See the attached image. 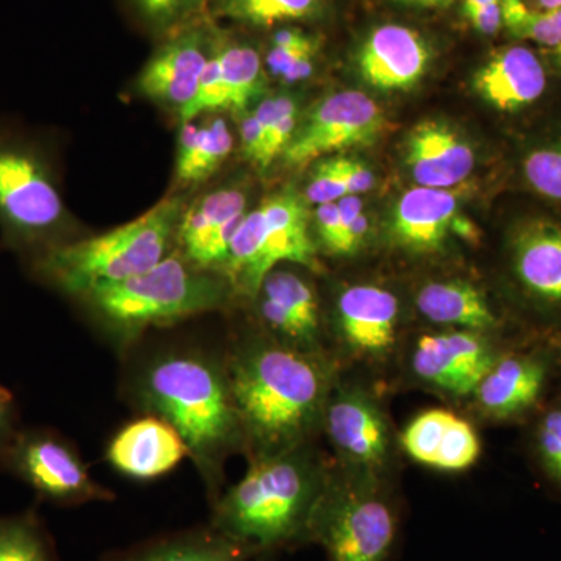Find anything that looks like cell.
I'll list each match as a JSON object with an SVG mask.
<instances>
[{"mask_svg":"<svg viewBox=\"0 0 561 561\" xmlns=\"http://www.w3.org/2000/svg\"><path fill=\"white\" fill-rule=\"evenodd\" d=\"M400 2H404V3H415L416 0H400Z\"/></svg>","mask_w":561,"mask_h":561,"instance_id":"48","label":"cell"},{"mask_svg":"<svg viewBox=\"0 0 561 561\" xmlns=\"http://www.w3.org/2000/svg\"><path fill=\"white\" fill-rule=\"evenodd\" d=\"M321 7L323 0H220L217 13L242 24L268 28L280 22L308 20Z\"/></svg>","mask_w":561,"mask_h":561,"instance_id":"30","label":"cell"},{"mask_svg":"<svg viewBox=\"0 0 561 561\" xmlns=\"http://www.w3.org/2000/svg\"><path fill=\"white\" fill-rule=\"evenodd\" d=\"M231 295L224 275L198 268L176 251L150 271L102 284L77 300L84 301L103 330L124 346L150 328L219 311Z\"/></svg>","mask_w":561,"mask_h":561,"instance_id":"4","label":"cell"},{"mask_svg":"<svg viewBox=\"0 0 561 561\" xmlns=\"http://www.w3.org/2000/svg\"><path fill=\"white\" fill-rule=\"evenodd\" d=\"M400 330L397 295L373 284L351 286L335 306V331L354 359L379 362L393 353Z\"/></svg>","mask_w":561,"mask_h":561,"instance_id":"13","label":"cell"},{"mask_svg":"<svg viewBox=\"0 0 561 561\" xmlns=\"http://www.w3.org/2000/svg\"><path fill=\"white\" fill-rule=\"evenodd\" d=\"M234 149V138L221 116L181 124L176 150V179L184 184L201 183L214 175Z\"/></svg>","mask_w":561,"mask_h":561,"instance_id":"28","label":"cell"},{"mask_svg":"<svg viewBox=\"0 0 561 561\" xmlns=\"http://www.w3.org/2000/svg\"><path fill=\"white\" fill-rule=\"evenodd\" d=\"M500 0H463V14L472 13V11L482 9V7L490 5V3H496Z\"/></svg>","mask_w":561,"mask_h":561,"instance_id":"43","label":"cell"},{"mask_svg":"<svg viewBox=\"0 0 561 561\" xmlns=\"http://www.w3.org/2000/svg\"><path fill=\"white\" fill-rule=\"evenodd\" d=\"M387 130L378 103L359 91H343L324 99L295 131L283 151L290 168H305L324 154L373 146Z\"/></svg>","mask_w":561,"mask_h":561,"instance_id":"10","label":"cell"},{"mask_svg":"<svg viewBox=\"0 0 561 561\" xmlns=\"http://www.w3.org/2000/svg\"><path fill=\"white\" fill-rule=\"evenodd\" d=\"M474 161L470 144L443 122H421L405 144V162L423 187L448 190L463 183Z\"/></svg>","mask_w":561,"mask_h":561,"instance_id":"23","label":"cell"},{"mask_svg":"<svg viewBox=\"0 0 561 561\" xmlns=\"http://www.w3.org/2000/svg\"><path fill=\"white\" fill-rule=\"evenodd\" d=\"M140 16L154 27H171L191 13L201 0H133Z\"/></svg>","mask_w":561,"mask_h":561,"instance_id":"37","label":"cell"},{"mask_svg":"<svg viewBox=\"0 0 561 561\" xmlns=\"http://www.w3.org/2000/svg\"><path fill=\"white\" fill-rule=\"evenodd\" d=\"M254 300L272 339L305 353H323L319 298L308 279L275 267L262 280Z\"/></svg>","mask_w":561,"mask_h":561,"instance_id":"15","label":"cell"},{"mask_svg":"<svg viewBox=\"0 0 561 561\" xmlns=\"http://www.w3.org/2000/svg\"><path fill=\"white\" fill-rule=\"evenodd\" d=\"M508 249L523 294L542 311L561 316V224L542 217L523 221Z\"/></svg>","mask_w":561,"mask_h":561,"instance_id":"17","label":"cell"},{"mask_svg":"<svg viewBox=\"0 0 561 561\" xmlns=\"http://www.w3.org/2000/svg\"><path fill=\"white\" fill-rule=\"evenodd\" d=\"M241 149L245 160L253 162L256 168L267 169L271 165L265 133L254 113L245 114L241 122Z\"/></svg>","mask_w":561,"mask_h":561,"instance_id":"38","label":"cell"},{"mask_svg":"<svg viewBox=\"0 0 561 561\" xmlns=\"http://www.w3.org/2000/svg\"><path fill=\"white\" fill-rule=\"evenodd\" d=\"M130 391L139 411L164 420L180 435L213 505L228 457L243 451L225 356L197 348L162 351L140 365Z\"/></svg>","mask_w":561,"mask_h":561,"instance_id":"2","label":"cell"},{"mask_svg":"<svg viewBox=\"0 0 561 561\" xmlns=\"http://www.w3.org/2000/svg\"><path fill=\"white\" fill-rule=\"evenodd\" d=\"M557 360L561 362V343L559 348H557Z\"/></svg>","mask_w":561,"mask_h":561,"instance_id":"47","label":"cell"},{"mask_svg":"<svg viewBox=\"0 0 561 561\" xmlns=\"http://www.w3.org/2000/svg\"><path fill=\"white\" fill-rule=\"evenodd\" d=\"M457 219V195L448 190L415 187L405 192L391 219L393 241L413 254L443 250Z\"/></svg>","mask_w":561,"mask_h":561,"instance_id":"24","label":"cell"},{"mask_svg":"<svg viewBox=\"0 0 561 561\" xmlns=\"http://www.w3.org/2000/svg\"><path fill=\"white\" fill-rule=\"evenodd\" d=\"M225 362L249 460L311 443L334 387L323 353L294 350L267 335L236 343Z\"/></svg>","mask_w":561,"mask_h":561,"instance_id":"1","label":"cell"},{"mask_svg":"<svg viewBox=\"0 0 561 561\" xmlns=\"http://www.w3.org/2000/svg\"><path fill=\"white\" fill-rule=\"evenodd\" d=\"M321 427L335 453L351 470L379 478L391 454L389 423L368 391L354 386L332 387Z\"/></svg>","mask_w":561,"mask_h":561,"instance_id":"11","label":"cell"},{"mask_svg":"<svg viewBox=\"0 0 561 561\" xmlns=\"http://www.w3.org/2000/svg\"><path fill=\"white\" fill-rule=\"evenodd\" d=\"M337 164L350 194H364L375 186L373 172L362 162L348 160V158H337Z\"/></svg>","mask_w":561,"mask_h":561,"instance_id":"41","label":"cell"},{"mask_svg":"<svg viewBox=\"0 0 561 561\" xmlns=\"http://www.w3.org/2000/svg\"><path fill=\"white\" fill-rule=\"evenodd\" d=\"M20 431L13 394L5 387L0 386V468H2L11 443Z\"/></svg>","mask_w":561,"mask_h":561,"instance_id":"40","label":"cell"},{"mask_svg":"<svg viewBox=\"0 0 561 561\" xmlns=\"http://www.w3.org/2000/svg\"><path fill=\"white\" fill-rule=\"evenodd\" d=\"M249 549L209 526L173 531L113 553L105 561H249Z\"/></svg>","mask_w":561,"mask_h":561,"instance_id":"27","label":"cell"},{"mask_svg":"<svg viewBox=\"0 0 561 561\" xmlns=\"http://www.w3.org/2000/svg\"><path fill=\"white\" fill-rule=\"evenodd\" d=\"M262 125L267 140V158L271 161L283 154L298 128V105L290 95H276L261 102L253 111Z\"/></svg>","mask_w":561,"mask_h":561,"instance_id":"33","label":"cell"},{"mask_svg":"<svg viewBox=\"0 0 561 561\" xmlns=\"http://www.w3.org/2000/svg\"><path fill=\"white\" fill-rule=\"evenodd\" d=\"M467 20L471 22L476 31L483 33V35H494L502 27L501 0L472 11V13L467 14Z\"/></svg>","mask_w":561,"mask_h":561,"instance_id":"42","label":"cell"},{"mask_svg":"<svg viewBox=\"0 0 561 561\" xmlns=\"http://www.w3.org/2000/svg\"><path fill=\"white\" fill-rule=\"evenodd\" d=\"M184 206L168 197L138 219L94 238L68 241L31 262V271L68 297L150 271L171 254Z\"/></svg>","mask_w":561,"mask_h":561,"instance_id":"5","label":"cell"},{"mask_svg":"<svg viewBox=\"0 0 561 561\" xmlns=\"http://www.w3.org/2000/svg\"><path fill=\"white\" fill-rule=\"evenodd\" d=\"M431 51L423 38L402 25H382L371 32L359 55L362 77L376 90H409L426 73Z\"/></svg>","mask_w":561,"mask_h":561,"instance_id":"22","label":"cell"},{"mask_svg":"<svg viewBox=\"0 0 561 561\" xmlns=\"http://www.w3.org/2000/svg\"><path fill=\"white\" fill-rule=\"evenodd\" d=\"M553 58H556L557 65L561 68V44L553 49Z\"/></svg>","mask_w":561,"mask_h":561,"instance_id":"46","label":"cell"},{"mask_svg":"<svg viewBox=\"0 0 561 561\" xmlns=\"http://www.w3.org/2000/svg\"><path fill=\"white\" fill-rule=\"evenodd\" d=\"M502 27L516 38L534 41L556 49L561 44V33L553 24L548 10H537L526 0H501Z\"/></svg>","mask_w":561,"mask_h":561,"instance_id":"31","label":"cell"},{"mask_svg":"<svg viewBox=\"0 0 561 561\" xmlns=\"http://www.w3.org/2000/svg\"><path fill=\"white\" fill-rule=\"evenodd\" d=\"M2 468L51 504L70 507L114 500L113 491L92 479L73 446L49 430L18 432Z\"/></svg>","mask_w":561,"mask_h":561,"instance_id":"9","label":"cell"},{"mask_svg":"<svg viewBox=\"0 0 561 561\" xmlns=\"http://www.w3.org/2000/svg\"><path fill=\"white\" fill-rule=\"evenodd\" d=\"M187 457V448L164 420L144 415L130 421L110 442L106 459L114 470L135 481H153Z\"/></svg>","mask_w":561,"mask_h":561,"instance_id":"21","label":"cell"},{"mask_svg":"<svg viewBox=\"0 0 561 561\" xmlns=\"http://www.w3.org/2000/svg\"><path fill=\"white\" fill-rule=\"evenodd\" d=\"M308 205L300 194L287 190L272 195L260 208L247 213L221 271L232 294L254 300L262 280L283 262L319 271Z\"/></svg>","mask_w":561,"mask_h":561,"instance_id":"8","label":"cell"},{"mask_svg":"<svg viewBox=\"0 0 561 561\" xmlns=\"http://www.w3.org/2000/svg\"><path fill=\"white\" fill-rule=\"evenodd\" d=\"M311 54H317V43L311 36L297 28H283L273 36L272 49L265 62L272 76L283 79L291 66Z\"/></svg>","mask_w":561,"mask_h":561,"instance_id":"35","label":"cell"},{"mask_svg":"<svg viewBox=\"0 0 561 561\" xmlns=\"http://www.w3.org/2000/svg\"><path fill=\"white\" fill-rule=\"evenodd\" d=\"M531 448L541 471L561 493V394L535 421Z\"/></svg>","mask_w":561,"mask_h":561,"instance_id":"32","label":"cell"},{"mask_svg":"<svg viewBox=\"0 0 561 561\" xmlns=\"http://www.w3.org/2000/svg\"><path fill=\"white\" fill-rule=\"evenodd\" d=\"M210 54L213 47L205 32L181 33L140 70L138 90L150 101L181 111L197 94Z\"/></svg>","mask_w":561,"mask_h":561,"instance_id":"19","label":"cell"},{"mask_svg":"<svg viewBox=\"0 0 561 561\" xmlns=\"http://www.w3.org/2000/svg\"><path fill=\"white\" fill-rule=\"evenodd\" d=\"M456 0H416L415 5L430 7V9H437V7H448Z\"/></svg>","mask_w":561,"mask_h":561,"instance_id":"45","label":"cell"},{"mask_svg":"<svg viewBox=\"0 0 561 561\" xmlns=\"http://www.w3.org/2000/svg\"><path fill=\"white\" fill-rule=\"evenodd\" d=\"M474 88L491 106L512 113L541 98L546 72L537 55L527 47H505L478 70Z\"/></svg>","mask_w":561,"mask_h":561,"instance_id":"25","label":"cell"},{"mask_svg":"<svg viewBox=\"0 0 561 561\" xmlns=\"http://www.w3.org/2000/svg\"><path fill=\"white\" fill-rule=\"evenodd\" d=\"M247 197L239 190L209 192L184 210L176 242L180 253L203 271L220 273L230 256L236 232L245 219Z\"/></svg>","mask_w":561,"mask_h":561,"instance_id":"16","label":"cell"},{"mask_svg":"<svg viewBox=\"0 0 561 561\" xmlns=\"http://www.w3.org/2000/svg\"><path fill=\"white\" fill-rule=\"evenodd\" d=\"M553 354L542 348L504 351L476 387V405L485 419H522L537 409L548 386Z\"/></svg>","mask_w":561,"mask_h":561,"instance_id":"14","label":"cell"},{"mask_svg":"<svg viewBox=\"0 0 561 561\" xmlns=\"http://www.w3.org/2000/svg\"><path fill=\"white\" fill-rule=\"evenodd\" d=\"M526 2H530V7L537 10L561 9V0H526Z\"/></svg>","mask_w":561,"mask_h":561,"instance_id":"44","label":"cell"},{"mask_svg":"<svg viewBox=\"0 0 561 561\" xmlns=\"http://www.w3.org/2000/svg\"><path fill=\"white\" fill-rule=\"evenodd\" d=\"M0 561H58L54 541L38 513L0 515Z\"/></svg>","mask_w":561,"mask_h":561,"instance_id":"29","label":"cell"},{"mask_svg":"<svg viewBox=\"0 0 561 561\" xmlns=\"http://www.w3.org/2000/svg\"><path fill=\"white\" fill-rule=\"evenodd\" d=\"M401 448L426 467L463 471L481 456V438L467 420L445 409L419 413L401 434Z\"/></svg>","mask_w":561,"mask_h":561,"instance_id":"20","label":"cell"},{"mask_svg":"<svg viewBox=\"0 0 561 561\" xmlns=\"http://www.w3.org/2000/svg\"><path fill=\"white\" fill-rule=\"evenodd\" d=\"M316 230L327 253L337 256L341 247V213L337 202L323 203L316 209Z\"/></svg>","mask_w":561,"mask_h":561,"instance_id":"39","label":"cell"},{"mask_svg":"<svg viewBox=\"0 0 561 561\" xmlns=\"http://www.w3.org/2000/svg\"><path fill=\"white\" fill-rule=\"evenodd\" d=\"M328 478L311 445L250 460L241 481L210 505L209 526L253 557L295 548L308 542Z\"/></svg>","mask_w":561,"mask_h":561,"instance_id":"3","label":"cell"},{"mask_svg":"<svg viewBox=\"0 0 561 561\" xmlns=\"http://www.w3.org/2000/svg\"><path fill=\"white\" fill-rule=\"evenodd\" d=\"M400 515L381 479L328 478L308 542H319L330 561H387L397 545Z\"/></svg>","mask_w":561,"mask_h":561,"instance_id":"7","label":"cell"},{"mask_svg":"<svg viewBox=\"0 0 561 561\" xmlns=\"http://www.w3.org/2000/svg\"><path fill=\"white\" fill-rule=\"evenodd\" d=\"M523 169L531 190L561 205V139L530 150Z\"/></svg>","mask_w":561,"mask_h":561,"instance_id":"34","label":"cell"},{"mask_svg":"<svg viewBox=\"0 0 561 561\" xmlns=\"http://www.w3.org/2000/svg\"><path fill=\"white\" fill-rule=\"evenodd\" d=\"M260 54L243 44H225L213 50L203 70L197 94L180 111L181 124L197 119L203 113L236 111L243 113L262 88Z\"/></svg>","mask_w":561,"mask_h":561,"instance_id":"18","label":"cell"},{"mask_svg":"<svg viewBox=\"0 0 561 561\" xmlns=\"http://www.w3.org/2000/svg\"><path fill=\"white\" fill-rule=\"evenodd\" d=\"M416 308L424 319L451 330L490 334L501 327L483 291L463 279L424 284L416 294Z\"/></svg>","mask_w":561,"mask_h":561,"instance_id":"26","label":"cell"},{"mask_svg":"<svg viewBox=\"0 0 561 561\" xmlns=\"http://www.w3.org/2000/svg\"><path fill=\"white\" fill-rule=\"evenodd\" d=\"M65 202L43 140L0 124V228L28 264L65 243Z\"/></svg>","mask_w":561,"mask_h":561,"instance_id":"6","label":"cell"},{"mask_svg":"<svg viewBox=\"0 0 561 561\" xmlns=\"http://www.w3.org/2000/svg\"><path fill=\"white\" fill-rule=\"evenodd\" d=\"M345 195H350V192L339 169L337 158L320 162L306 187V202L319 206L323 203L339 202Z\"/></svg>","mask_w":561,"mask_h":561,"instance_id":"36","label":"cell"},{"mask_svg":"<svg viewBox=\"0 0 561 561\" xmlns=\"http://www.w3.org/2000/svg\"><path fill=\"white\" fill-rule=\"evenodd\" d=\"M502 353L482 332L451 330L424 334L412 351V371L435 390L467 397L474 393Z\"/></svg>","mask_w":561,"mask_h":561,"instance_id":"12","label":"cell"}]
</instances>
